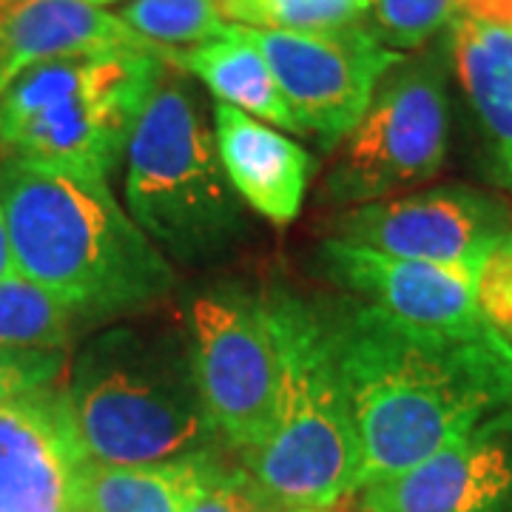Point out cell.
I'll return each mask as SVG.
<instances>
[{"mask_svg":"<svg viewBox=\"0 0 512 512\" xmlns=\"http://www.w3.org/2000/svg\"><path fill=\"white\" fill-rule=\"evenodd\" d=\"M328 311L359 439V490L512 410V345L495 328L467 336L413 328L356 296L328 302Z\"/></svg>","mask_w":512,"mask_h":512,"instance_id":"cell-1","label":"cell"},{"mask_svg":"<svg viewBox=\"0 0 512 512\" xmlns=\"http://www.w3.org/2000/svg\"><path fill=\"white\" fill-rule=\"evenodd\" d=\"M0 208L15 274L80 319L146 311L177 288V274L100 177L6 157Z\"/></svg>","mask_w":512,"mask_h":512,"instance_id":"cell-2","label":"cell"},{"mask_svg":"<svg viewBox=\"0 0 512 512\" xmlns=\"http://www.w3.org/2000/svg\"><path fill=\"white\" fill-rule=\"evenodd\" d=\"M276 350L271 433L242 453L245 476L282 510L311 512L359 490V439L328 302L265 293Z\"/></svg>","mask_w":512,"mask_h":512,"instance_id":"cell-3","label":"cell"},{"mask_svg":"<svg viewBox=\"0 0 512 512\" xmlns=\"http://www.w3.org/2000/svg\"><path fill=\"white\" fill-rule=\"evenodd\" d=\"M66 393L77 441L97 464L183 461L217 439L180 333H100L80 350Z\"/></svg>","mask_w":512,"mask_h":512,"instance_id":"cell-4","label":"cell"},{"mask_svg":"<svg viewBox=\"0 0 512 512\" xmlns=\"http://www.w3.org/2000/svg\"><path fill=\"white\" fill-rule=\"evenodd\" d=\"M163 74L160 46L37 63L0 94V151L106 180Z\"/></svg>","mask_w":512,"mask_h":512,"instance_id":"cell-5","label":"cell"},{"mask_svg":"<svg viewBox=\"0 0 512 512\" xmlns=\"http://www.w3.org/2000/svg\"><path fill=\"white\" fill-rule=\"evenodd\" d=\"M126 157L131 220L174 259L211 262L248 231L217 137L180 77L163 74L134 123Z\"/></svg>","mask_w":512,"mask_h":512,"instance_id":"cell-6","label":"cell"},{"mask_svg":"<svg viewBox=\"0 0 512 512\" xmlns=\"http://www.w3.org/2000/svg\"><path fill=\"white\" fill-rule=\"evenodd\" d=\"M322 183V202L362 205L433 180L450 148L444 46L402 57L376 86L370 106Z\"/></svg>","mask_w":512,"mask_h":512,"instance_id":"cell-7","label":"cell"},{"mask_svg":"<svg viewBox=\"0 0 512 512\" xmlns=\"http://www.w3.org/2000/svg\"><path fill=\"white\" fill-rule=\"evenodd\" d=\"M185 348L217 436L248 453L271 433L276 350L265 293L214 285L185 302Z\"/></svg>","mask_w":512,"mask_h":512,"instance_id":"cell-8","label":"cell"},{"mask_svg":"<svg viewBox=\"0 0 512 512\" xmlns=\"http://www.w3.org/2000/svg\"><path fill=\"white\" fill-rule=\"evenodd\" d=\"M510 231V197L464 183L350 205L328 220L330 237L453 268L473 279Z\"/></svg>","mask_w":512,"mask_h":512,"instance_id":"cell-9","label":"cell"},{"mask_svg":"<svg viewBox=\"0 0 512 512\" xmlns=\"http://www.w3.org/2000/svg\"><path fill=\"white\" fill-rule=\"evenodd\" d=\"M251 35L274 72L299 134L316 137L322 148H339L362 120L384 74L402 60L365 23L328 32L251 29Z\"/></svg>","mask_w":512,"mask_h":512,"instance_id":"cell-10","label":"cell"},{"mask_svg":"<svg viewBox=\"0 0 512 512\" xmlns=\"http://www.w3.org/2000/svg\"><path fill=\"white\" fill-rule=\"evenodd\" d=\"M316 265L348 296L413 328L461 336L493 328L478 305L476 279L453 268L382 254L336 237L319 245Z\"/></svg>","mask_w":512,"mask_h":512,"instance_id":"cell-11","label":"cell"},{"mask_svg":"<svg viewBox=\"0 0 512 512\" xmlns=\"http://www.w3.org/2000/svg\"><path fill=\"white\" fill-rule=\"evenodd\" d=\"M86 461L60 384L0 402V512H77Z\"/></svg>","mask_w":512,"mask_h":512,"instance_id":"cell-12","label":"cell"},{"mask_svg":"<svg viewBox=\"0 0 512 512\" xmlns=\"http://www.w3.org/2000/svg\"><path fill=\"white\" fill-rule=\"evenodd\" d=\"M359 495L370 512H512V410Z\"/></svg>","mask_w":512,"mask_h":512,"instance_id":"cell-13","label":"cell"},{"mask_svg":"<svg viewBox=\"0 0 512 512\" xmlns=\"http://www.w3.org/2000/svg\"><path fill=\"white\" fill-rule=\"evenodd\" d=\"M447 55L476 131L478 171L512 200V29L458 15Z\"/></svg>","mask_w":512,"mask_h":512,"instance_id":"cell-14","label":"cell"},{"mask_svg":"<svg viewBox=\"0 0 512 512\" xmlns=\"http://www.w3.org/2000/svg\"><path fill=\"white\" fill-rule=\"evenodd\" d=\"M154 46L120 15L89 0H3L0 3V94L20 72L49 60H72Z\"/></svg>","mask_w":512,"mask_h":512,"instance_id":"cell-15","label":"cell"},{"mask_svg":"<svg viewBox=\"0 0 512 512\" xmlns=\"http://www.w3.org/2000/svg\"><path fill=\"white\" fill-rule=\"evenodd\" d=\"M214 120L220 163L237 197L274 225L296 220L311 183V154L228 103L214 106Z\"/></svg>","mask_w":512,"mask_h":512,"instance_id":"cell-16","label":"cell"},{"mask_svg":"<svg viewBox=\"0 0 512 512\" xmlns=\"http://www.w3.org/2000/svg\"><path fill=\"white\" fill-rule=\"evenodd\" d=\"M160 55L165 63L200 77L220 97V103L299 134L291 109L276 86L274 72L248 26H228L220 37L188 49L160 46Z\"/></svg>","mask_w":512,"mask_h":512,"instance_id":"cell-17","label":"cell"},{"mask_svg":"<svg viewBox=\"0 0 512 512\" xmlns=\"http://www.w3.org/2000/svg\"><path fill=\"white\" fill-rule=\"evenodd\" d=\"M214 473L211 453L131 467L86 461L77 478V512H191Z\"/></svg>","mask_w":512,"mask_h":512,"instance_id":"cell-18","label":"cell"},{"mask_svg":"<svg viewBox=\"0 0 512 512\" xmlns=\"http://www.w3.org/2000/svg\"><path fill=\"white\" fill-rule=\"evenodd\" d=\"M74 313L40 285L20 274L0 282V348L63 350Z\"/></svg>","mask_w":512,"mask_h":512,"instance_id":"cell-19","label":"cell"},{"mask_svg":"<svg viewBox=\"0 0 512 512\" xmlns=\"http://www.w3.org/2000/svg\"><path fill=\"white\" fill-rule=\"evenodd\" d=\"M120 18L128 29L163 49L200 46L228 29V23H222L220 0H131Z\"/></svg>","mask_w":512,"mask_h":512,"instance_id":"cell-20","label":"cell"},{"mask_svg":"<svg viewBox=\"0 0 512 512\" xmlns=\"http://www.w3.org/2000/svg\"><path fill=\"white\" fill-rule=\"evenodd\" d=\"M370 0H220L222 18L251 29L276 32H328L359 23Z\"/></svg>","mask_w":512,"mask_h":512,"instance_id":"cell-21","label":"cell"},{"mask_svg":"<svg viewBox=\"0 0 512 512\" xmlns=\"http://www.w3.org/2000/svg\"><path fill=\"white\" fill-rule=\"evenodd\" d=\"M370 32L387 49H419L461 15V0H370Z\"/></svg>","mask_w":512,"mask_h":512,"instance_id":"cell-22","label":"cell"},{"mask_svg":"<svg viewBox=\"0 0 512 512\" xmlns=\"http://www.w3.org/2000/svg\"><path fill=\"white\" fill-rule=\"evenodd\" d=\"M63 365V350L0 348V402L57 384Z\"/></svg>","mask_w":512,"mask_h":512,"instance_id":"cell-23","label":"cell"},{"mask_svg":"<svg viewBox=\"0 0 512 512\" xmlns=\"http://www.w3.org/2000/svg\"><path fill=\"white\" fill-rule=\"evenodd\" d=\"M476 296L484 316L512 345V231L484 262L476 279Z\"/></svg>","mask_w":512,"mask_h":512,"instance_id":"cell-24","label":"cell"},{"mask_svg":"<svg viewBox=\"0 0 512 512\" xmlns=\"http://www.w3.org/2000/svg\"><path fill=\"white\" fill-rule=\"evenodd\" d=\"M15 274V262H12V245H9V234H6V220H3V208H0V282L6 276Z\"/></svg>","mask_w":512,"mask_h":512,"instance_id":"cell-25","label":"cell"},{"mask_svg":"<svg viewBox=\"0 0 512 512\" xmlns=\"http://www.w3.org/2000/svg\"><path fill=\"white\" fill-rule=\"evenodd\" d=\"M311 512H370L365 507V501H362V495L359 490L356 493L345 495V498H339V501H333L330 507H322V510H311Z\"/></svg>","mask_w":512,"mask_h":512,"instance_id":"cell-26","label":"cell"},{"mask_svg":"<svg viewBox=\"0 0 512 512\" xmlns=\"http://www.w3.org/2000/svg\"><path fill=\"white\" fill-rule=\"evenodd\" d=\"M89 3H94V6H97V3H114V0H89Z\"/></svg>","mask_w":512,"mask_h":512,"instance_id":"cell-27","label":"cell"},{"mask_svg":"<svg viewBox=\"0 0 512 512\" xmlns=\"http://www.w3.org/2000/svg\"><path fill=\"white\" fill-rule=\"evenodd\" d=\"M0 3H3V0H0Z\"/></svg>","mask_w":512,"mask_h":512,"instance_id":"cell-28","label":"cell"}]
</instances>
